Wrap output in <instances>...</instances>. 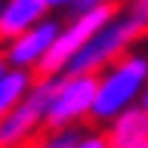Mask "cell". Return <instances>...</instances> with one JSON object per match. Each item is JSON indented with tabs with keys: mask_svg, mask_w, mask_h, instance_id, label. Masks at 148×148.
<instances>
[{
	"mask_svg": "<svg viewBox=\"0 0 148 148\" xmlns=\"http://www.w3.org/2000/svg\"><path fill=\"white\" fill-rule=\"evenodd\" d=\"M59 77H37L31 92L0 120V148H28L46 133L43 120Z\"/></svg>",
	"mask_w": 148,
	"mask_h": 148,
	"instance_id": "obj_3",
	"label": "cell"
},
{
	"mask_svg": "<svg viewBox=\"0 0 148 148\" xmlns=\"http://www.w3.org/2000/svg\"><path fill=\"white\" fill-rule=\"evenodd\" d=\"M123 12H127V16H133L136 22H142V25L148 28V0H127Z\"/></svg>",
	"mask_w": 148,
	"mask_h": 148,
	"instance_id": "obj_12",
	"label": "cell"
},
{
	"mask_svg": "<svg viewBox=\"0 0 148 148\" xmlns=\"http://www.w3.org/2000/svg\"><path fill=\"white\" fill-rule=\"evenodd\" d=\"M71 148H111V145H108V139H105L102 130H86V133L80 130V136H77V142Z\"/></svg>",
	"mask_w": 148,
	"mask_h": 148,
	"instance_id": "obj_11",
	"label": "cell"
},
{
	"mask_svg": "<svg viewBox=\"0 0 148 148\" xmlns=\"http://www.w3.org/2000/svg\"><path fill=\"white\" fill-rule=\"evenodd\" d=\"M59 28H62L59 18L46 16L43 22H37L34 28H28L25 34H18L16 40L3 43L0 53H3L6 65H9V68H18V71H34L37 74L40 62L46 59V53H49L56 34H59Z\"/></svg>",
	"mask_w": 148,
	"mask_h": 148,
	"instance_id": "obj_6",
	"label": "cell"
},
{
	"mask_svg": "<svg viewBox=\"0 0 148 148\" xmlns=\"http://www.w3.org/2000/svg\"><path fill=\"white\" fill-rule=\"evenodd\" d=\"M145 34H148V28L120 9L111 22H105V25L77 49V56L65 65L62 74H96V77H99L108 65H114L120 56H127L130 49H133V43L142 40Z\"/></svg>",
	"mask_w": 148,
	"mask_h": 148,
	"instance_id": "obj_2",
	"label": "cell"
},
{
	"mask_svg": "<svg viewBox=\"0 0 148 148\" xmlns=\"http://www.w3.org/2000/svg\"><path fill=\"white\" fill-rule=\"evenodd\" d=\"M96 74H59L56 92L49 99L43 127L46 133H59V130H80L92 114V102H96Z\"/></svg>",
	"mask_w": 148,
	"mask_h": 148,
	"instance_id": "obj_4",
	"label": "cell"
},
{
	"mask_svg": "<svg viewBox=\"0 0 148 148\" xmlns=\"http://www.w3.org/2000/svg\"><path fill=\"white\" fill-rule=\"evenodd\" d=\"M46 3V9L53 12V9H71L74 6V0H43Z\"/></svg>",
	"mask_w": 148,
	"mask_h": 148,
	"instance_id": "obj_14",
	"label": "cell"
},
{
	"mask_svg": "<svg viewBox=\"0 0 148 148\" xmlns=\"http://www.w3.org/2000/svg\"><path fill=\"white\" fill-rule=\"evenodd\" d=\"M80 136V130H59V133H43L34 145L28 148H71Z\"/></svg>",
	"mask_w": 148,
	"mask_h": 148,
	"instance_id": "obj_10",
	"label": "cell"
},
{
	"mask_svg": "<svg viewBox=\"0 0 148 148\" xmlns=\"http://www.w3.org/2000/svg\"><path fill=\"white\" fill-rule=\"evenodd\" d=\"M96 80L99 83H96V102H92L90 123L105 127L120 111L139 105V96L148 86V53L130 49L114 65H108Z\"/></svg>",
	"mask_w": 148,
	"mask_h": 148,
	"instance_id": "obj_1",
	"label": "cell"
},
{
	"mask_svg": "<svg viewBox=\"0 0 148 148\" xmlns=\"http://www.w3.org/2000/svg\"><path fill=\"white\" fill-rule=\"evenodd\" d=\"M142 148H148V142H145V145H142Z\"/></svg>",
	"mask_w": 148,
	"mask_h": 148,
	"instance_id": "obj_17",
	"label": "cell"
},
{
	"mask_svg": "<svg viewBox=\"0 0 148 148\" xmlns=\"http://www.w3.org/2000/svg\"><path fill=\"white\" fill-rule=\"evenodd\" d=\"M49 16L43 0H3L0 3V46L25 34L28 28Z\"/></svg>",
	"mask_w": 148,
	"mask_h": 148,
	"instance_id": "obj_7",
	"label": "cell"
},
{
	"mask_svg": "<svg viewBox=\"0 0 148 148\" xmlns=\"http://www.w3.org/2000/svg\"><path fill=\"white\" fill-rule=\"evenodd\" d=\"M139 108L145 111V117H148V86L142 90V96H139Z\"/></svg>",
	"mask_w": 148,
	"mask_h": 148,
	"instance_id": "obj_15",
	"label": "cell"
},
{
	"mask_svg": "<svg viewBox=\"0 0 148 148\" xmlns=\"http://www.w3.org/2000/svg\"><path fill=\"white\" fill-rule=\"evenodd\" d=\"M34 80H37L34 71H18V68H9L6 71V77L0 80V120L31 92Z\"/></svg>",
	"mask_w": 148,
	"mask_h": 148,
	"instance_id": "obj_9",
	"label": "cell"
},
{
	"mask_svg": "<svg viewBox=\"0 0 148 148\" xmlns=\"http://www.w3.org/2000/svg\"><path fill=\"white\" fill-rule=\"evenodd\" d=\"M117 12H120V3H111V6H102V9L77 12V16H71L68 22H62V28H59V34H56L46 59L40 62V68H37V77H59V74L65 71V65L77 56V49H80L105 22H111Z\"/></svg>",
	"mask_w": 148,
	"mask_h": 148,
	"instance_id": "obj_5",
	"label": "cell"
},
{
	"mask_svg": "<svg viewBox=\"0 0 148 148\" xmlns=\"http://www.w3.org/2000/svg\"><path fill=\"white\" fill-rule=\"evenodd\" d=\"M6 71H9V65H6V59H3V53H0V80L6 77Z\"/></svg>",
	"mask_w": 148,
	"mask_h": 148,
	"instance_id": "obj_16",
	"label": "cell"
},
{
	"mask_svg": "<svg viewBox=\"0 0 148 148\" xmlns=\"http://www.w3.org/2000/svg\"><path fill=\"white\" fill-rule=\"evenodd\" d=\"M111 3H120V0H74V6L68 9L71 16L77 12H90V9H102V6H111Z\"/></svg>",
	"mask_w": 148,
	"mask_h": 148,
	"instance_id": "obj_13",
	"label": "cell"
},
{
	"mask_svg": "<svg viewBox=\"0 0 148 148\" xmlns=\"http://www.w3.org/2000/svg\"><path fill=\"white\" fill-rule=\"evenodd\" d=\"M102 133H105L111 148H142L148 142V117L136 105V108L120 111L111 123H105Z\"/></svg>",
	"mask_w": 148,
	"mask_h": 148,
	"instance_id": "obj_8",
	"label": "cell"
}]
</instances>
